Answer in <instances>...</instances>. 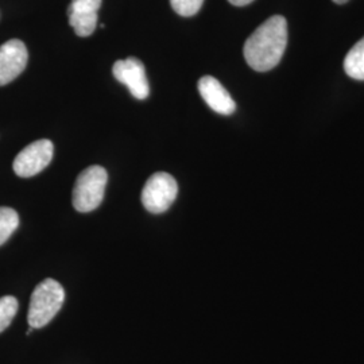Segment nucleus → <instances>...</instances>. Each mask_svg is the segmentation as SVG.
Here are the masks:
<instances>
[{"instance_id":"obj_4","label":"nucleus","mask_w":364,"mask_h":364,"mask_svg":"<svg viewBox=\"0 0 364 364\" xmlns=\"http://www.w3.org/2000/svg\"><path fill=\"white\" fill-rule=\"evenodd\" d=\"M178 195V185L165 171L154 173L144 183L142 204L151 213H164L171 207Z\"/></svg>"},{"instance_id":"obj_2","label":"nucleus","mask_w":364,"mask_h":364,"mask_svg":"<svg viewBox=\"0 0 364 364\" xmlns=\"http://www.w3.org/2000/svg\"><path fill=\"white\" fill-rule=\"evenodd\" d=\"M64 301L65 290L60 285V282L52 278L42 281L31 294L27 316L28 326L34 329L48 326L63 308Z\"/></svg>"},{"instance_id":"obj_14","label":"nucleus","mask_w":364,"mask_h":364,"mask_svg":"<svg viewBox=\"0 0 364 364\" xmlns=\"http://www.w3.org/2000/svg\"><path fill=\"white\" fill-rule=\"evenodd\" d=\"M231 4H234L236 7H243V6H247L250 3H252L254 0H228Z\"/></svg>"},{"instance_id":"obj_13","label":"nucleus","mask_w":364,"mask_h":364,"mask_svg":"<svg viewBox=\"0 0 364 364\" xmlns=\"http://www.w3.org/2000/svg\"><path fill=\"white\" fill-rule=\"evenodd\" d=\"M204 0H170L173 10L181 16H193L200 11Z\"/></svg>"},{"instance_id":"obj_7","label":"nucleus","mask_w":364,"mask_h":364,"mask_svg":"<svg viewBox=\"0 0 364 364\" xmlns=\"http://www.w3.org/2000/svg\"><path fill=\"white\" fill-rule=\"evenodd\" d=\"M28 53L19 39H10L0 46V87L18 77L27 65Z\"/></svg>"},{"instance_id":"obj_3","label":"nucleus","mask_w":364,"mask_h":364,"mask_svg":"<svg viewBox=\"0 0 364 364\" xmlns=\"http://www.w3.org/2000/svg\"><path fill=\"white\" fill-rule=\"evenodd\" d=\"M108 182L107 170L102 166H90L78 174L73 189V207L81 213L97 208L105 198Z\"/></svg>"},{"instance_id":"obj_12","label":"nucleus","mask_w":364,"mask_h":364,"mask_svg":"<svg viewBox=\"0 0 364 364\" xmlns=\"http://www.w3.org/2000/svg\"><path fill=\"white\" fill-rule=\"evenodd\" d=\"M18 312V301L13 296L0 299V333L7 329Z\"/></svg>"},{"instance_id":"obj_11","label":"nucleus","mask_w":364,"mask_h":364,"mask_svg":"<svg viewBox=\"0 0 364 364\" xmlns=\"http://www.w3.org/2000/svg\"><path fill=\"white\" fill-rule=\"evenodd\" d=\"M19 225V216L16 210L0 207V246L4 245Z\"/></svg>"},{"instance_id":"obj_15","label":"nucleus","mask_w":364,"mask_h":364,"mask_svg":"<svg viewBox=\"0 0 364 364\" xmlns=\"http://www.w3.org/2000/svg\"><path fill=\"white\" fill-rule=\"evenodd\" d=\"M335 3H338V4H344V3H347V1H350V0H333Z\"/></svg>"},{"instance_id":"obj_6","label":"nucleus","mask_w":364,"mask_h":364,"mask_svg":"<svg viewBox=\"0 0 364 364\" xmlns=\"http://www.w3.org/2000/svg\"><path fill=\"white\" fill-rule=\"evenodd\" d=\"M112 73L119 82L124 84L129 88L135 99L144 100L149 97L150 88L142 61L135 57L119 60L114 64Z\"/></svg>"},{"instance_id":"obj_9","label":"nucleus","mask_w":364,"mask_h":364,"mask_svg":"<svg viewBox=\"0 0 364 364\" xmlns=\"http://www.w3.org/2000/svg\"><path fill=\"white\" fill-rule=\"evenodd\" d=\"M198 92L210 109L220 115H232L236 109L234 99L221 85L220 81L212 76H204L198 81Z\"/></svg>"},{"instance_id":"obj_10","label":"nucleus","mask_w":364,"mask_h":364,"mask_svg":"<svg viewBox=\"0 0 364 364\" xmlns=\"http://www.w3.org/2000/svg\"><path fill=\"white\" fill-rule=\"evenodd\" d=\"M344 70L350 77L364 80V38L360 39L344 60Z\"/></svg>"},{"instance_id":"obj_5","label":"nucleus","mask_w":364,"mask_h":364,"mask_svg":"<svg viewBox=\"0 0 364 364\" xmlns=\"http://www.w3.org/2000/svg\"><path fill=\"white\" fill-rule=\"evenodd\" d=\"M54 146L49 139H39L25 147L14 159V171L19 177H33L52 162Z\"/></svg>"},{"instance_id":"obj_1","label":"nucleus","mask_w":364,"mask_h":364,"mask_svg":"<svg viewBox=\"0 0 364 364\" xmlns=\"http://www.w3.org/2000/svg\"><path fill=\"white\" fill-rule=\"evenodd\" d=\"M287 45V19L281 15H274L248 37L243 54L254 70L267 72L279 64Z\"/></svg>"},{"instance_id":"obj_8","label":"nucleus","mask_w":364,"mask_h":364,"mask_svg":"<svg viewBox=\"0 0 364 364\" xmlns=\"http://www.w3.org/2000/svg\"><path fill=\"white\" fill-rule=\"evenodd\" d=\"M100 6L102 0H72L68 10L69 25L78 37H90L95 33Z\"/></svg>"}]
</instances>
